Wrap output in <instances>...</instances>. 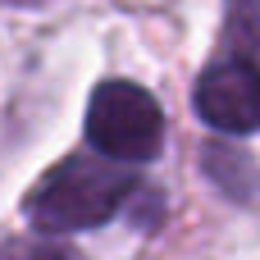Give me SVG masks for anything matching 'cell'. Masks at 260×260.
Returning a JSON list of instances; mask_svg holds the SVG:
<instances>
[{"label":"cell","mask_w":260,"mask_h":260,"mask_svg":"<svg viewBox=\"0 0 260 260\" xmlns=\"http://www.w3.org/2000/svg\"><path fill=\"white\" fill-rule=\"evenodd\" d=\"M0 260H69L59 247H50L46 238H14L0 247Z\"/></svg>","instance_id":"obj_4"},{"label":"cell","mask_w":260,"mask_h":260,"mask_svg":"<svg viewBox=\"0 0 260 260\" xmlns=\"http://www.w3.org/2000/svg\"><path fill=\"white\" fill-rule=\"evenodd\" d=\"M133 192L137 178L123 165L105 155H69L27 192V219L37 233H82L114 219Z\"/></svg>","instance_id":"obj_1"},{"label":"cell","mask_w":260,"mask_h":260,"mask_svg":"<svg viewBox=\"0 0 260 260\" xmlns=\"http://www.w3.org/2000/svg\"><path fill=\"white\" fill-rule=\"evenodd\" d=\"M197 114L215 133H256L260 128V59L233 50L197 78Z\"/></svg>","instance_id":"obj_3"},{"label":"cell","mask_w":260,"mask_h":260,"mask_svg":"<svg viewBox=\"0 0 260 260\" xmlns=\"http://www.w3.org/2000/svg\"><path fill=\"white\" fill-rule=\"evenodd\" d=\"M87 142L114 165H142L165 142V114L155 96L137 82H101L87 105Z\"/></svg>","instance_id":"obj_2"}]
</instances>
